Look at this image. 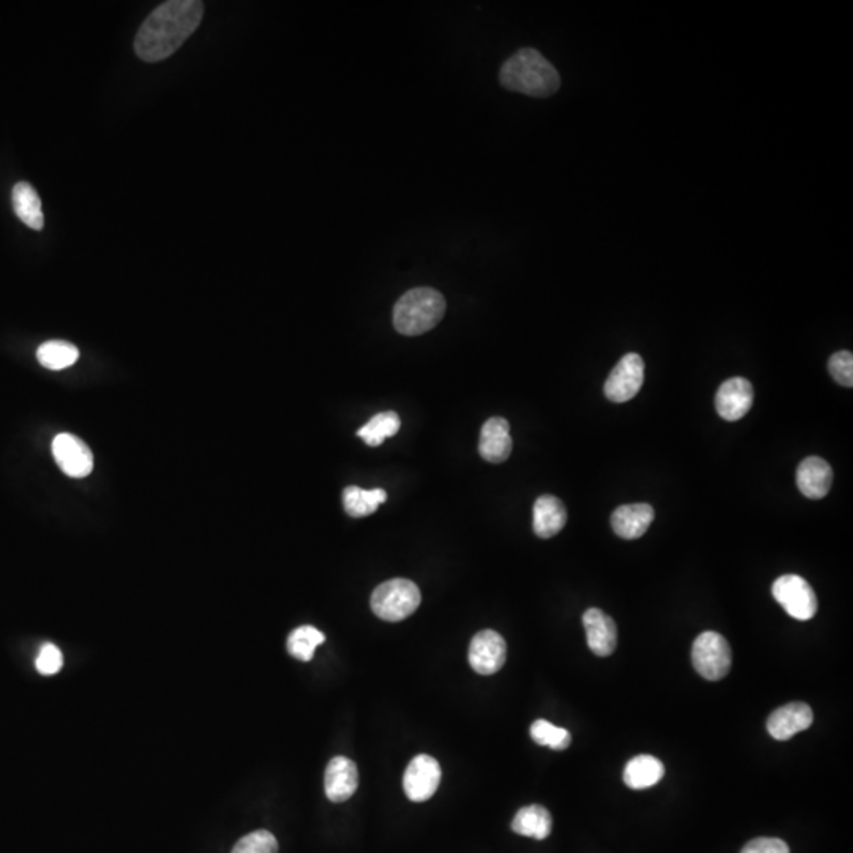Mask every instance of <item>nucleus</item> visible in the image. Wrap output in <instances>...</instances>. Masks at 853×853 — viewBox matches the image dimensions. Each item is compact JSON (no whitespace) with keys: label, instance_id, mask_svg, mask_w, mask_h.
Here are the masks:
<instances>
[{"label":"nucleus","instance_id":"obj_8","mask_svg":"<svg viewBox=\"0 0 853 853\" xmlns=\"http://www.w3.org/2000/svg\"><path fill=\"white\" fill-rule=\"evenodd\" d=\"M441 767L435 757L419 754L411 760L403 776L406 797L414 803L430 800L440 787Z\"/></svg>","mask_w":853,"mask_h":853},{"label":"nucleus","instance_id":"obj_19","mask_svg":"<svg viewBox=\"0 0 853 853\" xmlns=\"http://www.w3.org/2000/svg\"><path fill=\"white\" fill-rule=\"evenodd\" d=\"M12 201L15 214L24 225L35 231L43 230L45 217H43L42 201L31 184L18 182L13 187Z\"/></svg>","mask_w":853,"mask_h":853},{"label":"nucleus","instance_id":"obj_2","mask_svg":"<svg viewBox=\"0 0 853 853\" xmlns=\"http://www.w3.org/2000/svg\"><path fill=\"white\" fill-rule=\"evenodd\" d=\"M500 84L508 91L545 98L557 94L561 78L557 68L538 49L522 48L504 62L500 70Z\"/></svg>","mask_w":853,"mask_h":853},{"label":"nucleus","instance_id":"obj_17","mask_svg":"<svg viewBox=\"0 0 853 853\" xmlns=\"http://www.w3.org/2000/svg\"><path fill=\"white\" fill-rule=\"evenodd\" d=\"M654 520V509L650 504H624L620 508L615 509L612 514V528L617 536L621 539L642 538L643 534L647 533L651 523Z\"/></svg>","mask_w":853,"mask_h":853},{"label":"nucleus","instance_id":"obj_24","mask_svg":"<svg viewBox=\"0 0 853 853\" xmlns=\"http://www.w3.org/2000/svg\"><path fill=\"white\" fill-rule=\"evenodd\" d=\"M399 430V414L395 413V411H384V413L373 416L364 427L357 430V435L361 436L365 444L376 448V446L383 444V441L389 438V436L397 435Z\"/></svg>","mask_w":853,"mask_h":853},{"label":"nucleus","instance_id":"obj_5","mask_svg":"<svg viewBox=\"0 0 853 853\" xmlns=\"http://www.w3.org/2000/svg\"><path fill=\"white\" fill-rule=\"evenodd\" d=\"M692 664L705 680L719 681L726 677L732 667V650L726 637L718 632H702L692 645Z\"/></svg>","mask_w":853,"mask_h":853},{"label":"nucleus","instance_id":"obj_1","mask_svg":"<svg viewBox=\"0 0 853 853\" xmlns=\"http://www.w3.org/2000/svg\"><path fill=\"white\" fill-rule=\"evenodd\" d=\"M204 15L200 0H170L155 8L140 27L135 51L146 62L165 61L198 29Z\"/></svg>","mask_w":853,"mask_h":853},{"label":"nucleus","instance_id":"obj_3","mask_svg":"<svg viewBox=\"0 0 853 853\" xmlns=\"http://www.w3.org/2000/svg\"><path fill=\"white\" fill-rule=\"evenodd\" d=\"M446 313V299L440 291L419 286L406 291L394 307L395 331L406 337H416L432 331Z\"/></svg>","mask_w":853,"mask_h":853},{"label":"nucleus","instance_id":"obj_23","mask_svg":"<svg viewBox=\"0 0 853 853\" xmlns=\"http://www.w3.org/2000/svg\"><path fill=\"white\" fill-rule=\"evenodd\" d=\"M78 357V348L64 340H49L37 350L38 362L48 370L68 369L78 361Z\"/></svg>","mask_w":853,"mask_h":853},{"label":"nucleus","instance_id":"obj_29","mask_svg":"<svg viewBox=\"0 0 853 853\" xmlns=\"http://www.w3.org/2000/svg\"><path fill=\"white\" fill-rule=\"evenodd\" d=\"M35 664H37L38 672L42 675H56V673L61 672L62 666H64V656L56 645L46 643L40 650Z\"/></svg>","mask_w":853,"mask_h":853},{"label":"nucleus","instance_id":"obj_10","mask_svg":"<svg viewBox=\"0 0 853 853\" xmlns=\"http://www.w3.org/2000/svg\"><path fill=\"white\" fill-rule=\"evenodd\" d=\"M506 653V640L497 631L485 629L471 640L468 661L471 669L479 675H493L503 669Z\"/></svg>","mask_w":853,"mask_h":853},{"label":"nucleus","instance_id":"obj_9","mask_svg":"<svg viewBox=\"0 0 853 853\" xmlns=\"http://www.w3.org/2000/svg\"><path fill=\"white\" fill-rule=\"evenodd\" d=\"M53 455L59 468L70 478H86L94 470L91 448L70 433H61L54 438Z\"/></svg>","mask_w":853,"mask_h":853},{"label":"nucleus","instance_id":"obj_18","mask_svg":"<svg viewBox=\"0 0 853 853\" xmlns=\"http://www.w3.org/2000/svg\"><path fill=\"white\" fill-rule=\"evenodd\" d=\"M568 522V511L557 497L544 495L534 503L533 530L542 539L557 536Z\"/></svg>","mask_w":853,"mask_h":853},{"label":"nucleus","instance_id":"obj_30","mask_svg":"<svg viewBox=\"0 0 853 853\" xmlns=\"http://www.w3.org/2000/svg\"><path fill=\"white\" fill-rule=\"evenodd\" d=\"M741 853H790V850L782 839L757 838L748 842Z\"/></svg>","mask_w":853,"mask_h":853},{"label":"nucleus","instance_id":"obj_14","mask_svg":"<svg viewBox=\"0 0 853 853\" xmlns=\"http://www.w3.org/2000/svg\"><path fill=\"white\" fill-rule=\"evenodd\" d=\"M583 626L587 631L588 647L596 656H610L618 643L617 624L607 613L590 609L583 613Z\"/></svg>","mask_w":853,"mask_h":853},{"label":"nucleus","instance_id":"obj_15","mask_svg":"<svg viewBox=\"0 0 853 853\" xmlns=\"http://www.w3.org/2000/svg\"><path fill=\"white\" fill-rule=\"evenodd\" d=\"M512 452L511 427L504 418H492L482 425L479 454L489 463H503Z\"/></svg>","mask_w":853,"mask_h":853},{"label":"nucleus","instance_id":"obj_28","mask_svg":"<svg viewBox=\"0 0 853 853\" xmlns=\"http://www.w3.org/2000/svg\"><path fill=\"white\" fill-rule=\"evenodd\" d=\"M828 370L836 383L846 388L853 386V354L850 351H838L830 357Z\"/></svg>","mask_w":853,"mask_h":853},{"label":"nucleus","instance_id":"obj_4","mask_svg":"<svg viewBox=\"0 0 853 853\" xmlns=\"http://www.w3.org/2000/svg\"><path fill=\"white\" fill-rule=\"evenodd\" d=\"M421 599V590L416 583L408 579H392L373 591L370 605L376 617L397 623L413 615Z\"/></svg>","mask_w":853,"mask_h":853},{"label":"nucleus","instance_id":"obj_6","mask_svg":"<svg viewBox=\"0 0 853 853\" xmlns=\"http://www.w3.org/2000/svg\"><path fill=\"white\" fill-rule=\"evenodd\" d=\"M771 593L782 609L795 620L808 621L817 613L819 602L816 593L800 575H782L773 583Z\"/></svg>","mask_w":853,"mask_h":853},{"label":"nucleus","instance_id":"obj_12","mask_svg":"<svg viewBox=\"0 0 853 853\" xmlns=\"http://www.w3.org/2000/svg\"><path fill=\"white\" fill-rule=\"evenodd\" d=\"M359 786L357 765L348 757H334L324 773V790L332 803L350 800Z\"/></svg>","mask_w":853,"mask_h":853},{"label":"nucleus","instance_id":"obj_21","mask_svg":"<svg viewBox=\"0 0 853 853\" xmlns=\"http://www.w3.org/2000/svg\"><path fill=\"white\" fill-rule=\"evenodd\" d=\"M553 820L550 812L544 806H525L515 814L512 820V830L520 836L542 839L549 838L552 833Z\"/></svg>","mask_w":853,"mask_h":853},{"label":"nucleus","instance_id":"obj_7","mask_svg":"<svg viewBox=\"0 0 853 853\" xmlns=\"http://www.w3.org/2000/svg\"><path fill=\"white\" fill-rule=\"evenodd\" d=\"M645 381V362L637 353L621 357L604 384V394L610 402L624 403L634 399Z\"/></svg>","mask_w":853,"mask_h":853},{"label":"nucleus","instance_id":"obj_26","mask_svg":"<svg viewBox=\"0 0 853 853\" xmlns=\"http://www.w3.org/2000/svg\"><path fill=\"white\" fill-rule=\"evenodd\" d=\"M531 738L534 743L541 746H549L555 751H564L571 745V733L563 727L553 726L552 722L538 719L530 729Z\"/></svg>","mask_w":853,"mask_h":853},{"label":"nucleus","instance_id":"obj_20","mask_svg":"<svg viewBox=\"0 0 853 853\" xmlns=\"http://www.w3.org/2000/svg\"><path fill=\"white\" fill-rule=\"evenodd\" d=\"M666 768L661 760L653 756H637L629 760L624 768V784L629 789L643 790L653 787L664 778Z\"/></svg>","mask_w":853,"mask_h":853},{"label":"nucleus","instance_id":"obj_16","mask_svg":"<svg viewBox=\"0 0 853 853\" xmlns=\"http://www.w3.org/2000/svg\"><path fill=\"white\" fill-rule=\"evenodd\" d=\"M831 484H833V470L828 462L820 457H808L798 466V489L809 500H822L823 497H827Z\"/></svg>","mask_w":853,"mask_h":853},{"label":"nucleus","instance_id":"obj_22","mask_svg":"<svg viewBox=\"0 0 853 853\" xmlns=\"http://www.w3.org/2000/svg\"><path fill=\"white\" fill-rule=\"evenodd\" d=\"M342 498L346 514L354 519H361L373 514L380 504L388 500V493L383 489L364 490L350 485L343 490Z\"/></svg>","mask_w":853,"mask_h":853},{"label":"nucleus","instance_id":"obj_27","mask_svg":"<svg viewBox=\"0 0 853 853\" xmlns=\"http://www.w3.org/2000/svg\"><path fill=\"white\" fill-rule=\"evenodd\" d=\"M279 852V842L275 836L269 831L258 830L253 831L250 835L237 841L231 853H277Z\"/></svg>","mask_w":853,"mask_h":853},{"label":"nucleus","instance_id":"obj_11","mask_svg":"<svg viewBox=\"0 0 853 853\" xmlns=\"http://www.w3.org/2000/svg\"><path fill=\"white\" fill-rule=\"evenodd\" d=\"M754 388L751 381L741 376L730 378L716 392V411L729 422L740 421L752 408Z\"/></svg>","mask_w":853,"mask_h":853},{"label":"nucleus","instance_id":"obj_25","mask_svg":"<svg viewBox=\"0 0 853 853\" xmlns=\"http://www.w3.org/2000/svg\"><path fill=\"white\" fill-rule=\"evenodd\" d=\"M324 640H326V636L323 632L318 631L313 626H301V628L294 629L291 632L288 642H286V648L293 658L309 662L312 661L316 648L323 645Z\"/></svg>","mask_w":853,"mask_h":853},{"label":"nucleus","instance_id":"obj_13","mask_svg":"<svg viewBox=\"0 0 853 853\" xmlns=\"http://www.w3.org/2000/svg\"><path fill=\"white\" fill-rule=\"evenodd\" d=\"M814 721L811 707L803 702H793L778 708L768 718L767 729L771 737L778 741H787L809 729Z\"/></svg>","mask_w":853,"mask_h":853}]
</instances>
